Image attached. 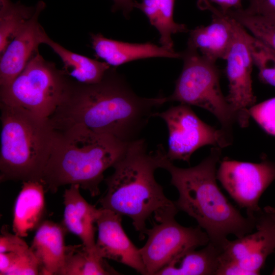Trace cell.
Instances as JSON below:
<instances>
[{
	"label": "cell",
	"instance_id": "cell-1",
	"mask_svg": "<svg viewBox=\"0 0 275 275\" xmlns=\"http://www.w3.org/2000/svg\"><path fill=\"white\" fill-rule=\"evenodd\" d=\"M167 102L162 95H137L111 67L97 82L73 80L65 99L49 119L55 130L78 126L131 143L140 138L156 109Z\"/></svg>",
	"mask_w": 275,
	"mask_h": 275
},
{
	"label": "cell",
	"instance_id": "cell-2",
	"mask_svg": "<svg viewBox=\"0 0 275 275\" xmlns=\"http://www.w3.org/2000/svg\"><path fill=\"white\" fill-rule=\"evenodd\" d=\"M222 148L213 146L209 155L198 165L188 168L175 166L163 151L160 168L171 175V184L177 189L175 201L178 210L197 222L210 242L222 251L229 242V235L237 238L252 232L256 216H243L226 198L216 182V166Z\"/></svg>",
	"mask_w": 275,
	"mask_h": 275
},
{
	"label": "cell",
	"instance_id": "cell-3",
	"mask_svg": "<svg viewBox=\"0 0 275 275\" xmlns=\"http://www.w3.org/2000/svg\"><path fill=\"white\" fill-rule=\"evenodd\" d=\"M162 148L158 145L155 151L148 152L144 139L131 142L113 166V173L104 179L107 188L98 201L100 207L130 217L141 240L150 217L159 222L175 217L179 211L154 177L160 168Z\"/></svg>",
	"mask_w": 275,
	"mask_h": 275
},
{
	"label": "cell",
	"instance_id": "cell-4",
	"mask_svg": "<svg viewBox=\"0 0 275 275\" xmlns=\"http://www.w3.org/2000/svg\"><path fill=\"white\" fill-rule=\"evenodd\" d=\"M51 154L41 182L45 191L77 184L91 196L100 194L104 172L124 154L131 143L74 126L55 130Z\"/></svg>",
	"mask_w": 275,
	"mask_h": 275
},
{
	"label": "cell",
	"instance_id": "cell-5",
	"mask_svg": "<svg viewBox=\"0 0 275 275\" xmlns=\"http://www.w3.org/2000/svg\"><path fill=\"white\" fill-rule=\"evenodd\" d=\"M0 108L1 182H41L55 135L49 119L2 103Z\"/></svg>",
	"mask_w": 275,
	"mask_h": 275
},
{
	"label": "cell",
	"instance_id": "cell-6",
	"mask_svg": "<svg viewBox=\"0 0 275 275\" xmlns=\"http://www.w3.org/2000/svg\"><path fill=\"white\" fill-rule=\"evenodd\" d=\"M181 58L183 68L173 93L167 97V102L177 101L208 111L217 118L221 129L233 141L234 124L237 123L242 128V123L222 92L215 63L188 46L181 53Z\"/></svg>",
	"mask_w": 275,
	"mask_h": 275
},
{
	"label": "cell",
	"instance_id": "cell-7",
	"mask_svg": "<svg viewBox=\"0 0 275 275\" xmlns=\"http://www.w3.org/2000/svg\"><path fill=\"white\" fill-rule=\"evenodd\" d=\"M72 80L38 50L14 80L0 87V103L49 119L65 99Z\"/></svg>",
	"mask_w": 275,
	"mask_h": 275
},
{
	"label": "cell",
	"instance_id": "cell-8",
	"mask_svg": "<svg viewBox=\"0 0 275 275\" xmlns=\"http://www.w3.org/2000/svg\"><path fill=\"white\" fill-rule=\"evenodd\" d=\"M166 123L169 132L167 157L171 161L181 160L189 164L192 154L206 145L221 148L231 145V141L220 129L201 120L190 105L180 103L165 111L156 112Z\"/></svg>",
	"mask_w": 275,
	"mask_h": 275
},
{
	"label": "cell",
	"instance_id": "cell-9",
	"mask_svg": "<svg viewBox=\"0 0 275 275\" xmlns=\"http://www.w3.org/2000/svg\"><path fill=\"white\" fill-rule=\"evenodd\" d=\"M217 179L246 215L255 217L261 208L259 201L275 180V159L264 156L258 163L240 161L226 157L219 161Z\"/></svg>",
	"mask_w": 275,
	"mask_h": 275
},
{
	"label": "cell",
	"instance_id": "cell-10",
	"mask_svg": "<svg viewBox=\"0 0 275 275\" xmlns=\"http://www.w3.org/2000/svg\"><path fill=\"white\" fill-rule=\"evenodd\" d=\"M145 234L148 239L140 251L146 275H155L178 255L205 246L210 241L200 226L184 227L175 217L154 223L151 228L147 229Z\"/></svg>",
	"mask_w": 275,
	"mask_h": 275
},
{
	"label": "cell",
	"instance_id": "cell-11",
	"mask_svg": "<svg viewBox=\"0 0 275 275\" xmlns=\"http://www.w3.org/2000/svg\"><path fill=\"white\" fill-rule=\"evenodd\" d=\"M250 35L237 22L232 43L225 59L229 82L226 98L240 116L242 128L249 126V109L256 102L251 76L254 63L250 48Z\"/></svg>",
	"mask_w": 275,
	"mask_h": 275
},
{
	"label": "cell",
	"instance_id": "cell-12",
	"mask_svg": "<svg viewBox=\"0 0 275 275\" xmlns=\"http://www.w3.org/2000/svg\"><path fill=\"white\" fill-rule=\"evenodd\" d=\"M256 231L230 240L222 262L235 261L246 275H257L275 250V207L266 206L256 215Z\"/></svg>",
	"mask_w": 275,
	"mask_h": 275
},
{
	"label": "cell",
	"instance_id": "cell-13",
	"mask_svg": "<svg viewBox=\"0 0 275 275\" xmlns=\"http://www.w3.org/2000/svg\"><path fill=\"white\" fill-rule=\"evenodd\" d=\"M122 217L111 210L99 208L96 222L98 229L96 252L102 258L118 262L146 275L140 249L124 231Z\"/></svg>",
	"mask_w": 275,
	"mask_h": 275
},
{
	"label": "cell",
	"instance_id": "cell-14",
	"mask_svg": "<svg viewBox=\"0 0 275 275\" xmlns=\"http://www.w3.org/2000/svg\"><path fill=\"white\" fill-rule=\"evenodd\" d=\"M33 15L17 31L0 60V87L14 80L24 69L47 35L39 22V16L45 7L39 1Z\"/></svg>",
	"mask_w": 275,
	"mask_h": 275
},
{
	"label": "cell",
	"instance_id": "cell-15",
	"mask_svg": "<svg viewBox=\"0 0 275 275\" xmlns=\"http://www.w3.org/2000/svg\"><path fill=\"white\" fill-rule=\"evenodd\" d=\"M201 2L212 13V20L209 24L198 26L190 32L187 46L215 63L218 59L225 60L232 43L237 22L210 3L205 0Z\"/></svg>",
	"mask_w": 275,
	"mask_h": 275
},
{
	"label": "cell",
	"instance_id": "cell-16",
	"mask_svg": "<svg viewBox=\"0 0 275 275\" xmlns=\"http://www.w3.org/2000/svg\"><path fill=\"white\" fill-rule=\"evenodd\" d=\"M91 40L96 56L111 67H117L135 60L151 58H181L180 52L150 42H125L106 38L100 33L92 34Z\"/></svg>",
	"mask_w": 275,
	"mask_h": 275
},
{
	"label": "cell",
	"instance_id": "cell-17",
	"mask_svg": "<svg viewBox=\"0 0 275 275\" xmlns=\"http://www.w3.org/2000/svg\"><path fill=\"white\" fill-rule=\"evenodd\" d=\"M64 226L49 221L43 222L34 237L31 250L38 259L40 274H58L62 269L67 246Z\"/></svg>",
	"mask_w": 275,
	"mask_h": 275
},
{
	"label": "cell",
	"instance_id": "cell-18",
	"mask_svg": "<svg viewBox=\"0 0 275 275\" xmlns=\"http://www.w3.org/2000/svg\"><path fill=\"white\" fill-rule=\"evenodd\" d=\"M77 184L71 185L63 195L65 206L63 225L67 231L77 236L84 246L96 250L95 232L99 208L86 201Z\"/></svg>",
	"mask_w": 275,
	"mask_h": 275
},
{
	"label": "cell",
	"instance_id": "cell-19",
	"mask_svg": "<svg viewBox=\"0 0 275 275\" xmlns=\"http://www.w3.org/2000/svg\"><path fill=\"white\" fill-rule=\"evenodd\" d=\"M14 206L12 229L14 233L24 237L43 222L45 212L43 184L40 181H23Z\"/></svg>",
	"mask_w": 275,
	"mask_h": 275
},
{
	"label": "cell",
	"instance_id": "cell-20",
	"mask_svg": "<svg viewBox=\"0 0 275 275\" xmlns=\"http://www.w3.org/2000/svg\"><path fill=\"white\" fill-rule=\"evenodd\" d=\"M222 252L209 241L203 249L178 255L155 275H216Z\"/></svg>",
	"mask_w": 275,
	"mask_h": 275
},
{
	"label": "cell",
	"instance_id": "cell-21",
	"mask_svg": "<svg viewBox=\"0 0 275 275\" xmlns=\"http://www.w3.org/2000/svg\"><path fill=\"white\" fill-rule=\"evenodd\" d=\"M44 44L48 45L62 61V70L70 78L81 84H93L101 80L111 67L105 62H100L67 49L46 37Z\"/></svg>",
	"mask_w": 275,
	"mask_h": 275
},
{
	"label": "cell",
	"instance_id": "cell-22",
	"mask_svg": "<svg viewBox=\"0 0 275 275\" xmlns=\"http://www.w3.org/2000/svg\"><path fill=\"white\" fill-rule=\"evenodd\" d=\"M175 0H142L134 3V7L141 10L150 23L158 31L161 46L174 50L172 36L187 31L185 25L174 19Z\"/></svg>",
	"mask_w": 275,
	"mask_h": 275
},
{
	"label": "cell",
	"instance_id": "cell-23",
	"mask_svg": "<svg viewBox=\"0 0 275 275\" xmlns=\"http://www.w3.org/2000/svg\"><path fill=\"white\" fill-rule=\"evenodd\" d=\"M120 274L96 251L82 244L68 245L64 266L59 275Z\"/></svg>",
	"mask_w": 275,
	"mask_h": 275
},
{
	"label": "cell",
	"instance_id": "cell-24",
	"mask_svg": "<svg viewBox=\"0 0 275 275\" xmlns=\"http://www.w3.org/2000/svg\"><path fill=\"white\" fill-rule=\"evenodd\" d=\"M0 54H2L19 28L34 14L35 7L19 2L0 0Z\"/></svg>",
	"mask_w": 275,
	"mask_h": 275
},
{
	"label": "cell",
	"instance_id": "cell-25",
	"mask_svg": "<svg viewBox=\"0 0 275 275\" xmlns=\"http://www.w3.org/2000/svg\"><path fill=\"white\" fill-rule=\"evenodd\" d=\"M254 37L275 50V18L241 8L226 12Z\"/></svg>",
	"mask_w": 275,
	"mask_h": 275
},
{
	"label": "cell",
	"instance_id": "cell-26",
	"mask_svg": "<svg viewBox=\"0 0 275 275\" xmlns=\"http://www.w3.org/2000/svg\"><path fill=\"white\" fill-rule=\"evenodd\" d=\"M249 44L253 63L263 82L275 87V50L250 34Z\"/></svg>",
	"mask_w": 275,
	"mask_h": 275
},
{
	"label": "cell",
	"instance_id": "cell-27",
	"mask_svg": "<svg viewBox=\"0 0 275 275\" xmlns=\"http://www.w3.org/2000/svg\"><path fill=\"white\" fill-rule=\"evenodd\" d=\"M249 112L262 128L275 136V97L254 104Z\"/></svg>",
	"mask_w": 275,
	"mask_h": 275
},
{
	"label": "cell",
	"instance_id": "cell-28",
	"mask_svg": "<svg viewBox=\"0 0 275 275\" xmlns=\"http://www.w3.org/2000/svg\"><path fill=\"white\" fill-rule=\"evenodd\" d=\"M0 236V253H15L23 254L30 247L20 236L10 233L5 226L2 228Z\"/></svg>",
	"mask_w": 275,
	"mask_h": 275
},
{
	"label": "cell",
	"instance_id": "cell-29",
	"mask_svg": "<svg viewBox=\"0 0 275 275\" xmlns=\"http://www.w3.org/2000/svg\"><path fill=\"white\" fill-rule=\"evenodd\" d=\"M40 274L39 261L30 248L23 254L8 275Z\"/></svg>",
	"mask_w": 275,
	"mask_h": 275
},
{
	"label": "cell",
	"instance_id": "cell-30",
	"mask_svg": "<svg viewBox=\"0 0 275 275\" xmlns=\"http://www.w3.org/2000/svg\"><path fill=\"white\" fill-rule=\"evenodd\" d=\"M249 6L245 10L252 14L275 18V0H248Z\"/></svg>",
	"mask_w": 275,
	"mask_h": 275
},
{
	"label": "cell",
	"instance_id": "cell-31",
	"mask_svg": "<svg viewBox=\"0 0 275 275\" xmlns=\"http://www.w3.org/2000/svg\"><path fill=\"white\" fill-rule=\"evenodd\" d=\"M24 253H0V274L8 275L10 270L14 266L20 257Z\"/></svg>",
	"mask_w": 275,
	"mask_h": 275
},
{
	"label": "cell",
	"instance_id": "cell-32",
	"mask_svg": "<svg viewBox=\"0 0 275 275\" xmlns=\"http://www.w3.org/2000/svg\"><path fill=\"white\" fill-rule=\"evenodd\" d=\"M212 2L219 6V9L223 12L230 10L241 8V0H205Z\"/></svg>",
	"mask_w": 275,
	"mask_h": 275
},
{
	"label": "cell",
	"instance_id": "cell-33",
	"mask_svg": "<svg viewBox=\"0 0 275 275\" xmlns=\"http://www.w3.org/2000/svg\"><path fill=\"white\" fill-rule=\"evenodd\" d=\"M114 2L113 10H121L125 16H128L134 7L133 0H113Z\"/></svg>",
	"mask_w": 275,
	"mask_h": 275
},
{
	"label": "cell",
	"instance_id": "cell-34",
	"mask_svg": "<svg viewBox=\"0 0 275 275\" xmlns=\"http://www.w3.org/2000/svg\"><path fill=\"white\" fill-rule=\"evenodd\" d=\"M271 274H275V266H274V269H273Z\"/></svg>",
	"mask_w": 275,
	"mask_h": 275
}]
</instances>
